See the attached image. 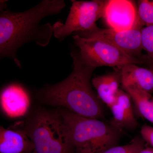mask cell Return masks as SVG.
<instances>
[{
    "label": "cell",
    "mask_w": 153,
    "mask_h": 153,
    "mask_svg": "<svg viewBox=\"0 0 153 153\" xmlns=\"http://www.w3.org/2000/svg\"><path fill=\"white\" fill-rule=\"evenodd\" d=\"M139 59L147 66L148 68L153 71V59L150 58L146 55L143 54Z\"/></svg>",
    "instance_id": "obj_19"
},
{
    "label": "cell",
    "mask_w": 153,
    "mask_h": 153,
    "mask_svg": "<svg viewBox=\"0 0 153 153\" xmlns=\"http://www.w3.org/2000/svg\"><path fill=\"white\" fill-rule=\"evenodd\" d=\"M72 4L65 23L53 25V35L62 41L72 33L90 30L103 16L106 0L71 1Z\"/></svg>",
    "instance_id": "obj_6"
},
{
    "label": "cell",
    "mask_w": 153,
    "mask_h": 153,
    "mask_svg": "<svg viewBox=\"0 0 153 153\" xmlns=\"http://www.w3.org/2000/svg\"><path fill=\"white\" fill-rule=\"evenodd\" d=\"M123 88L133 87L148 93L153 92V71L136 64H128L120 69Z\"/></svg>",
    "instance_id": "obj_11"
},
{
    "label": "cell",
    "mask_w": 153,
    "mask_h": 153,
    "mask_svg": "<svg viewBox=\"0 0 153 153\" xmlns=\"http://www.w3.org/2000/svg\"><path fill=\"white\" fill-rule=\"evenodd\" d=\"M131 101L128 94L120 89L115 101L109 108L113 114L110 124L121 131L134 129L138 125Z\"/></svg>",
    "instance_id": "obj_9"
},
{
    "label": "cell",
    "mask_w": 153,
    "mask_h": 153,
    "mask_svg": "<svg viewBox=\"0 0 153 153\" xmlns=\"http://www.w3.org/2000/svg\"><path fill=\"white\" fill-rule=\"evenodd\" d=\"M73 38L81 57L96 68L106 66L120 70L126 64H143L139 59L101 38H84L75 35Z\"/></svg>",
    "instance_id": "obj_5"
},
{
    "label": "cell",
    "mask_w": 153,
    "mask_h": 153,
    "mask_svg": "<svg viewBox=\"0 0 153 153\" xmlns=\"http://www.w3.org/2000/svg\"><path fill=\"white\" fill-rule=\"evenodd\" d=\"M35 146L23 130L0 128V153H30Z\"/></svg>",
    "instance_id": "obj_12"
},
{
    "label": "cell",
    "mask_w": 153,
    "mask_h": 153,
    "mask_svg": "<svg viewBox=\"0 0 153 153\" xmlns=\"http://www.w3.org/2000/svg\"><path fill=\"white\" fill-rule=\"evenodd\" d=\"M102 19L109 29L124 31L136 28H143L138 9L129 0H106Z\"/></svg>",
    "instance_id": "obj_8"
},
{
    "label": "cell",
    "mask_w": 153,
    "mask_h": 153,
    "mask_svg": "<svg viewBox=\"0 0 153 153\" xmlns=\"http://www.w3.org/2000/svg\"><path fill=\"white\" fill-rule=\"evenodd\" d=\"M2 109L7 115L16 117L24 115L30 105V99L25 89L12 84L3 89L1 94Z\"/></svg>",
    "instance_id": "obj_10"
},
{
    "label": "cell",
    "mask_w": 153,
    "mask_h": 153,
    "mask_svg": "<svg viewBox=\"0 0 153 153\" xmlns=\"http://www.w3.org/2000/svg\"><path fill=\"white\" fill-rule=\"evenodd\" d=\"M145 143L142 137H137L128 144L114 146L102 153H138L146 148Z\"/></svg>",
    "instance_id": "obj_15"
},
{
    "label": "cell",
    "mask_w": 153,
    "mask_h": 153,
    "mask_svg": "<svg viewBox=\"0 0 153 153\" xmlns=\"http://www.w3.org/2000/svg\"><path fill=\"white\" fill-rule=\"evenodd\" d=\"M5 1H1L0 57L13 60L19 68L18 49L25 44L36 43L42 47L50 43L54 34L53 25H40L45 17L57 15L66 7L63 0H44L27 10L14 12L5 8Z\"/></svg>",
    "instance_id": "obj_1"
},
{
    "label": "cell",
    "mask_w": 153,
    "mask_h": 153,
    "mask_svg": "<svg viewBox=\"0 0 153 153\" xmlns=\"http://www.w3.org/2000/svg\"><path fill=\"white\" fill-rule=\"evenodd\" d=\"M136 28L124 31H117L112 29H102L97 25L90 30L77 32L74 35L84 38H99L108 41L128 55L139 58L143 50L141 30Z\"/></svg>",
    "instance_id": "obj_7"
},
{
    "label": "cell",
    "mask_w": 153,
    "mask_h": 153,
    "mask_svg": "<svg viewBox=\"0 0 153 153\" xmlns=\"http://www.w3.org/2000/svg\"><path fill=\"white\" fill-rule=\"evenodd\" d=\"M72 72L63 81L48 85L39 92L44 103L66 108L71 112L89 118H104L103 107L91 86V78L95 67L86 62L78 50L71 52Z\"/></svg>",
    "instance_id": "obj_2"
},
{
    "label": "cell",
    "mask_w": 153,
    "mask_h": 153,
    "mask_svg": "<svg viewBox=\"0 0 153 153\" xmlns=\"http://www.w3.org/2000/svg\"><path fill=\"white\" fill-rule=\"evenodd\" d=\"M141 41L143 50L147 52L148 57L153 59V25L142 29Z\"/></svg>",
    "instance_id": "obj_17"
},
{
    "label": "cell",
    "mask_w": 153,
    "mask_h": 153,
    "mask_svg": "<svg viewBox=\"0 0 153 153\" xmlns=\"http://www.w3.org/2000/svg\"><path fill=\"white\" fill-rule=\"evenodd\" d=\"M137 9L139 17L145 26L153 25V0H140Z\"/></svg>",
    "instance_id": "obj_16"
},
{
    "label": "cell",
    "mask_w": 153,
    "mask_h": 153,
    "mask_svg": "<svg viewBox=\"0 0 153 153\" xmlns=\"http://www.w3.org/2000/svg\"><path fill=\"white\" fill-rule=\"evenodd\" d=\"M123 89L131 97L139 115L153 124V97L151 94L135 88Z\"/></svg>",
    "instance_id": "obj_14"
},
{
    "label": "cell",
    "mask_w": 153,
    "mask_h": 153,
    "mask_svg": "<svg viewBox=\"0 0 153 153\" xmlns=\"http://www.w3.org/2000/svg\"><path fill=\"white\" fill-rule=\"evenodd\" d=\"M138 153H153V148L152 147L145 148Z\"/></svg>",
    "instance_id": "obj_20"
},
{
    "label": "cell",
    "mask_w": 153,
    "mask_h": 153,
    "mask_svg": "<svg viewBox=\"0 0 153 153\" xmlns=\"http://www.w3.org/2000/svg\"><path fill=\"white\" fill-rule=\"evenodd\" d=\"M22 130L33 142L37 153H75L60 112L38 111L26 121Z\"/></svg>",
    "instance_id": "obj_4"
},
{
    "label": "cell",
    "mask_w": 153,
    "mask_h": 153,
    "mask_svg": "<svg viewBox=\"0 0 153 153\" xmlns=\"http://www.w3.org/2000/svg\"><path fill=\"white\" fill-rule=\"evenodd\" d=\"M91 83L96 90L97 95L102 102L109 108L116 100L117 95L122 84L120 70L95 76L91 79Z\"/></svg>",
    "instance_id": "obj_13"
},
{
    "label": "cell",
    "mask_w": 153,
    "mask_h": 153,
    "mask_svg": "<svg viewBox=\"0 0 153 153\" xmlns=\"http://www.w3.org/2000/svg\"><path fill=\"white\" fill-rule=\"evenodd\" d=\"M71 135L75 153H102L117 146L123 131L100 120L60 111Z\"/></svg>",
    "instance_id": "obj_3"
},
{
    "label": "cell",
    "mask_w": 153,
    "mask_h": 153,
    "mask_svg": "<svg viewBox=\"0 0 153 153\" xmlns=\"http://www.w3.org/2000/svg\"><path fill=\"white\" fill-rule=\"evenodd\" d=\"M140 133L145 142L150 145L153 148V127L147 125H144L141 128Z\"/></svg>",
    "instance_id": "obj_18"
},
{
    "label": "cell",
    "mask_w": 153,
    "mask_h": 153,
    "mask_svg": "<svg viewBox=\"0 0 153 153\" xmlns=\"http://www.w3.org/2000/svg\"><path fill=\"white\" fill-rule=\"evenodd\" d=\"M30 153H37L36 152V151L34 150V151H33V152H32Z\"/></svg>",
    "instance_id": "obj_21"
}]
</instances>
